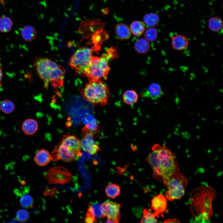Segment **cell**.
Returning <instances> with one entry per match:
<instances>
[{
  "instance_id": "cell-1",
  "label": "cell",
  "mask_w": 223,
  "mask_h": 223,
  "mask_svg": "<svg viewBox=\"0 0 223 223\" xmlns=\"http://www.w3.org/2000/svg\"><path fill=\"white\" fill-rule=\"evenodd\" d=\"M146 161L151 166L154 175L162 179L163 182L176 172H178L175 156L165 145H155Z\"/></svg>"
},
{
  "instance_id": "cell-2",
  "label": "cell",
  "mask_w": 223,
  "mask_h": 223,
  "mask_svg": "<svg viewBox=\"0 0 223 223\" xmlns=\"http://www.w3.org/2000/svg\"><path fill=\"white\" fill-rule=\"evenodd\" d=\"M216 193L211 187L202 186L190 194V209L198 222H208L213 215L212 202Z\"/></svg>"
},
{
  "instance_id": "cell-3",
  "label": "cell",
  "mask_w": 223,
  "mask_h": 223,
  "mask_svg": "<svg viewBox=\"0 0 223 223\" xmlns=\"http://www.w3.org/2000/svg\"><path fill=\"white\" fill-rule=\"evenodd\" d=\"M35 66L46 89L50 82L56 87L63 85L65 70L62 66L47 58H37Z\"/></svg>"
},
{
  "instance_id": "cell-4",
  "label": "cell",
  "mask_w": 223,
  "mask_h": 223,
  "mask_svg": "<svg viewBox=\"0 0 223 223\" xmlns=\"http://www.w3.org/2000/svg\"><path fill=\"white\" fill-rule=\"evenodd\" d=\"M116 50L113 48H110L101 56L93 55L84 74L88 78L89 81L107 79L110 70L109 61L116 57Z\"/></svg>"
},
{
  "instance_id": "cell-5",
  "label": "cell",
  "mask_w": 223,
  "mask_h": 223,
  "mask_svg": "<svg viewBox=\"0 0 223 223\" xmlns=\"http://www.w3.org/2000/svg\"><path fill=\"white\" fill-rule=\"evenodd\" d=\"M81 94L91 103L101 106L107 104L109 95L108 87L102 80L89 81L81 90Z\"/></svg>"
},
{
  "instance_id": "cell-6",
  "label": "cell",
  "mask_w": 223,
  "mask_h": 223,
  "mask_svg": "<svg viewBox=\"0 0 223 223\" xmlns=\"http://www.w3.org/2000/svg\"><path fill=\"white\" fill-rule=\"evenodd\" d=\"M168 190L166 197L169 201L180 199L185 194V188L188 181L183 174L177 172L164 181Z\"/></svg>"
},
{
  "instance_id": "cell-7",
  "label": "cell",
  "mask_w": 223,
  "mask_h": 223,
  "mask_svg": "<svg viewBox=\"0 0 223 223\" xmlns=\"http://www.w3.org/2000/svg\"><path fill=\"white\" fill-rule=\"evenodd\" d=\"M92 56L91 49L88 47L79 49L72 56L70 66L77 73L84 74Z\"/></svg>"
},
{
  "instance_id": "cell-8",
  "label": "cell",
  "mask_w": 223,
  "mask_h": 223,
  "mask_svg": "<svg viewBox=\"0 0 223 223\" xmlns=\"http://www.w3.org/2000/svg\"><path fill=\"white\" fill-rule=\"evenodd\" d=\"M45 176L50 184H67L71 181L73 177L72 175L66 168L60 166L53 167L46 173Z\"/></svg>"
},
{
  "instance_id": "cell-9",
  "label": "cell",
  "mask_w": 223,
  "mask_h": 223,
  "mask_svg": "<svg viewBox=\"0 0 223 223\" xmlns=\"http://www.w3.org/2000/svg\"><path fill=\"white\" fill-rule=\"evenodd\" d=\"M81 155V152L71 150L60 143L59 144L52 152V160L56 161L59 160L67 162H71L78 159Z\"/></svg>"
},
{
  "instance_id": "cell-10",
  "label": "cell",
  "mask_w": 223,
  "mask_h": 223,
  "mask_svg": "<svg viewBox=\"0 0 223 223\" xmlns=\"http://www.w3.org/2000/svg\"><path fill=\"white\" fill-rule=\"evenodd\" d=\"M82 134L83 138L80 142V144L82 150L92 155L97 153L100 148L94 140L93 134L84 128L82 130Z\"/></svg>"
},
{
  "instance_id": "cell-11",
  "label": "cell",
  "mask_w": 223,
  "mask_h": 223,
  "mask_svg": "<svg viewBox=\"0 0 223 223\" xmlns=\"http://www.w3.org/2000/svg\"><path fill=\"white\" fill-rule=\"evenodd\" d=\"M102 205L105 216L115 223H118L120 217V204L108 200Z\"/></svg>"
},
{
  "instance_id": "cell-12",
  "label": "cell",
  "mask_w": 223,
  "mask_h": 223,
  "mask_svg": "<svg viewBox=\"0 0 223 223\" xmlns=\"http://www.w3.org/2000/svg\"><path fill=\"white\" fill-rule=\"evenodd\" d=\"M164 94V92L160 85L155 82L150 84L141 93L142 97L149 98L154 100L159 98Z\"/></svg>"
},
{
  "instance_id": "cell-13",
  "label": "cell",
  "mask_w": 223,
  "mask_h": 223,
  "mask_svg": "<svg viewBox=\"0 0 223 223\" xmlns=\"http://www.w3.org/2000/svg\"><path fill=\"white\" fill-rule=\"evenodd\" d=\"M167 205L166 199L161 194L155 196L152 200V208L155 211L156 216L158 217L165 211Z\"/></svg>"
},
{
  "instance_id": "cell-14",
  "label": "cell",
  "mask_w": 223,
  "mask_h": 223,
  "mask_svg": "<svg viewBox=\"0 0 223 223\" xmlns=\"http://www.w3.org/2000/svg\"><path fill=\"white\" fill-rule=\"evenodd\" d=\"M189 43L187 38L182 34H176L171 38V46L173 49L177 51H181L187 49Z\"/></svg>"
},
{
  "instance_id": "cell-15",
  "label": "cell",
  "mask_w": 223,
  "mask_h": 223,
  "mask_svg": "<svg viewBox=\"0 0 223 223\" xmlns=\"http://www.w3.org/2000/svg\"><path fill=\"white\" fill-rule=\"evenodd\" d=\"M67 148L75 151L80 152V141L75 136L72 135H64L60 143Z\"/></svg>"
},
{
  "instance_id": "cell-16",
  "label": "cell",
  "mask_w": 223,
  "mask_h": 223,
  "mask_svg": "<svg viewBox=\"0 0 223 223\" xmlns=\"http://www.w3.org/2000/svg\"><path fill=\"white\" fill-rule=\"evenodd\" d=\"M51 160V155L48 151L44 149L39 150L34 157L35 162L40 166L46 165Z\"/></svg>"
},
{
  "instance_id": "cell-17",
  "label": "cell",
  "mask_w": 223,
  "mask_h": 223,
  "mask_svg": "<svg viewBox=\"0 0 223 223\" xmlns=\"http://www.w3.org/2000/svg\"><path fill=\"white\" fill-rule=\"evenodd\" d=\"M86 216H91L95 219L105 217L102 204L97 202L90 203L89 206Z\"/></svg>"
},
{
  "instance_id": "cell-18",
  "label": "cell",
  "mask_w": 223,
  "mask_h": 223,
  "mask_svg": "<svg viewBox=\"0 0 223 223\" xmlns=\"http://www.w3.org/2000/svg\"><path fill=\"white\" fill-rule=\"evenodd\" d=\"M115 32L116 36L121 40H127L131 36L129 27L125 24L121 23L116 24Z\"/></svg>"
},
{
  "instance_id": "cell-19",
  "label": "cell",
  "mask_w": 223,
  "mask_h": 223,
  "mask_svg": "<svg viewBox=\"0 0 223 223\" xmlns=\"http://www.w3.org/2000/svg\"><path fill=\"white\" fill-rule=\"evenodd\" d=\"M83 122L85 125L84 128L93 134L99 129V125L97 119L92 115H88L84 117Z\"/></svg>"
},
{
  "instance_id": "cell-20",
  "label": "cell",
  "mask_w": 223,
  "mask_h": 223,
  "mask_svg": "<svg viewBox=\"0 0 223 223\" xmlns=\"http://www.w3.org/2000/svg\"><path fill=\"white\" fill-rule=\"evenodd\" d=\"M38 124L35 120L29 118L25 120L22 125V129L23 132L27 135H32L37 131Z\"/></svg>"
},
{
  "instance_id": "cell-21",
  "label": "cell",
  "mask_w": 223,
  "mask_h": 223,
  "mask_svg": "<svg viewBox=\"0 0 223 223\" xmlns=\"http://www.w3.org/2000/svg\"><path fill=\"white\" fill-rule=\"evenodd\" d=\"M37 32L35 29L30 25L26 26L22 28L21 36L24 40L27 42L33 41L36 37Z\"/></svg>"
},
{
  "instance_id": "cell-22",
  "label": "cell",
  "mask_w": 223,
  "mask_h": 223,
  "mask_svg": "<svg viewBox=\"0 0 223 223\" xmlns=\"http://www.w3.org/2000/svg\"><path fill=\"white\" fill-rule=\"evenodd\" d=\"M134 49L136 51L140 54H145L150 50V45L148 41L145 38L138 39L134 44Z\"/></svg>"
},
{
  "instance_id": "cell-23",
  "label": "cell",
  "mask_w": 223,
  "mask_h": 223,
  "mask_svg": "<svg viewBox=\"0 0 223 223\" xmlns=\"http://www.w3.org/2000/svg\"><path fill=\"white\" fill-rule=\"evenodd\" d=\"M223 21L221 19L217 16L210 18L208 22L209 28L214 32H218L223 28Z\"/></svg>"
},
{
  "instance_id": "cell-24",
  "label": "cell",
  "mask_w": 223,
  "mask_h": 223,
  "mask_svg": "<svg viewBox=\"0 0 223 223\" xmlns=\"http://www.w3.org/2000/svg\"><path fill=\"white\" fill-rule=\"evenodd\" d=\"M124 102L126 104L131 105L136 103L138 99V96L134 90H128L125 91L122 96Z\"/></svg>"
},
{
  "instance_id": "cell-25",
  "label": "cell",
  "mask_w": 223,
  "mask_h": 223,
  "mask_svg": "<svg viewBox=\"0 0 223 223\" xmlns=\"http://www.w3.org/2000/svg\"><path fill=\"white\" fill-rule=\"evenodd\" d=\"M144 23L150 27H153L158 25L160 19L158 14L155 13L146 14L143 17Z\"/></svg>"
},
{
  "instance_id": "cell-26",
  "label": "cell",
  "mask_w": 223,
  "mask_h": 223,
  "mask_svg": "<svg viewBox=\"0 0 223 223\" xmlns=\"http://www.w3.org/2000/svg\"><path fill=\"white\" fill-rule=\"evenodd\" d=\"M105 192L109 198L113 199L118 196L120 193V186L115 184H110L106 187Z\"/></svg>"
},
{
  "instance_id": "cell-27",
  "label": "cell",
  "mask_w": 223,
  "mask_h": 223,
  "mask_svg": "<svg viewBox=\"0 0 223 223\" xmlns=\"http://www.w3.org/2000/svg\"><path fill=\"white\" fill-rule=\"evenodd\" d=\"M129 28L131 33L136 36H141L145 30L144 24L142 22L138 20L133 22L130 24Z\"/></svg>"
},
{
  "instance_id": "cell-28",
  "label": "cell",
  "mask_w": 223,
  "mask_h": 223,
  "mask_svg": "<svg viewBox=\"0 0 223 223\" xmlns=\"http://www.w3.org/2000/svg\"><path fill=\"white\" fill-rule=\"evenodd\" d=\"M13 26V22L9 17L3 16L0 17V31L7 33L10 31Z\"/></svg>"
},
{
  "instance_id": "cell-29",
  "label": "cell",
  "mask_w": 223,
  "mask_h": 223,
  "mask_svg": "<svg viewBox=\"0 0 223 223\" xmlns=\"http://www.w3.org/2000/svg\"><path fill=\"white\" fill-rule=\"evenodd\" d=\"M15 106L11 101L6 99L3 100L0 104V109L2 112L6 114H9L14 111Z\"/></svg>"
},
{
  "instance_id": "cell-30",
  "label": "cell",
  "mask_w": 223,
  "mask_h": 223,
  "mask_svg": "<svg viewBox=\"0 0 223 223\" xmlns=\"http://www.w3.org/2000/svg\"><path fill=\"white\" fill-rule=\"evenodd\" d=\"M156 216L155 213H153L151 209H145L144 210L141 222L157 223V220L155 218Z\"/></svg>"
},
{
  "instance_id": "cell-31",
  "label": "cell",
  "mask_w": 223,
  "mask_h": 223,
  "mask_svg": "<svg viewBox=\"0 0 223 223\" xmlns=\"http://www.w3.org/2000/svg\"><path fill=\"white\" fill-rule=\"evenodd\" d=\"M144 36L145 38L148 41H154L157 39L158 37L157 30L153 27L148 28L145 31Z\"/></svg>"
},
{
  "instance_id": "cell-32",
  "label": "cell",
  "mask_w": 223,
  "mask_h": 223,
  "mask_svg": "<svg viewBox=\"0 0 223 223\" xmlns=\"http://www.w3.org/2000/svg\"><path fill=\"white\" fill-rule=\"evenodd\" d=\"M21 205L23 208H26L32 207L33 199L31 196L28 194L23 195L20 199Z\"/></svg>"
},
{
  "instance_id": "cell-33",
  "label": "cell",
  "mask_w": 223,
  "mask_h": 223,
  "mask_svg": "<svg viewBox=\"0 0 223 223\" xmlns=\"http://www.w3.org/2000/svg\"><path fill=\"white\" fill-rule=\"evenodd\" d=\"M16 219L20 222H25L28 220L30 215L26 210L21 209L18 210L16 213Z\"/></svg>"
},
{
  "instance_id": "cell-34",
  "label": "cell",
  "mask_w": 223,
  "mask_h": 223,
  "mask_svg": "<svg viewBox=\"0 0 223 223\" xmlns=\"http://www.w3.org/2000/svg\"><path fill=\"white\" fill-rule=\"evenodd\" d=\"M96 221V219L91 216H86L85 222L87 223H93L95 222Z\"/></svg>"
},
{
  "instance_id": "cell-35",
  "label": "cell",
  "mask_w": 223,
  "mask_h": 223,
  "mask_svg": "<svg viewBox=\"0 0 223 223\" xmlns=\"http://www.w3.org/2000/svg\"><path fill=\"white\" fill-rule=\"evenodd\" d=\"M164 222L165 223H179L180 222L176 219H169L165 220Z\"/></svg>"
},
{
  "instance_id": "cell-36",
  "label": "cell",
  "mask_w": 223,
  "mask_h": 223,
  "mask_svg": "<svg viewBox=\"0 0 223 223\" xmlns=\"http://www.w3.org/2000/svg\"><path fill=\"white\" fill-rule=\"evenodd\" d=\"M1 67V64L0 62V85H1L2 84L1 82L2 77V73Z\"/></svg>"
},
{
  "instance_id": "cell-37",
  "label": "cell",
  "mask_w": 223,
  "mask_h": 223,
  "mask_svg": "<svg viewBox=\"0 0 223 223\" xmlns=\"http://www.w3.org/2000/svg\"><path fill=\"white\" fill-rule=\"evenodd\" d=\"M106 223H115V222L112 220L107 219V221L106 222Z\"/></svg>"
},
{
  "instance_id": "cell-38",
  "label": "cell",
  "mask_w": 223,
  "mask_h": 223,
  "mask_svg": "<svg viewBox=\"0 0 223 223\" xmlns=\"http://www.w3.org/2000/svg\"><path fill=\"white\" fill-rule=\"evenodd\" d=\"M25 182L24 181H22L21 182V184L22 185H25Z\"/></svg>"
}]
</instances>
